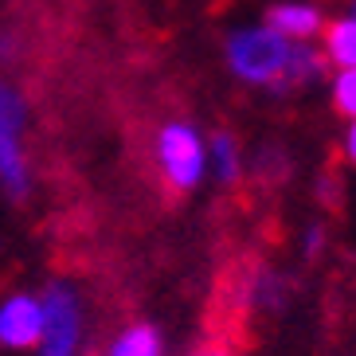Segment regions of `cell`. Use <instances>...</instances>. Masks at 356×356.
<instances>
[{
    "label": "cell",
    "mask_w": 356,
    "mask_h": 356,
    "mask_svg": "<svg viewBox=\"0 0 356 356\" xmlns=\"http://www.w3.org/2000/svg\"><path fill=\"white\" fill-rule=\"evenodd\" d=\"M208 172L220 180L223 188L239 184V177H243V149H239V141H235V134L220 129V134L208 141Z\"/></svg>",
    "instance_id": "obj_8"
},
{
    "label": "cell",
    "mask_w": 356,
    "mask_h": 356,
    "mask_svg": "<svg viewBox=\"0 0 356 356\" xmlns=\"http://www.w3.org/2000/svg\"><path fill=\"white\" fill-rule=\"evenodd\" d=\"M321 196H325V204H333V196H337V188H333V180L329 177L321 180Z\"/></svg>",
    "instance_id": "obj_15"
},
{
    "label": "cell",
    "mask_w": 356,
    "mask_h": 356,
    "mask_svg": "<svg viewBox=\"0 0 356 356\" xmlns=\"http://www.w3.org/2000/svg\"><path fill=\"white\" fill-rule=\"evenodd\" d=\"M278 35H286V40L293 43H309L321 35L325 28V12L321 4H314V0H278V4H270L266 8V20Z\"/></svg>",
    "instance_id": "obj_6"
},
{
    "label": "cell",
    "mask_w": 356,
    "mask_h": 356,
    "mask_svg": "<svg viewBox=\"0 0 356 356\" xmlns=\"http://www.w3.org/2000/svg\"><path fill=\"white\" fill-rule=\"evenodd\" d=\"M254 302L259 305H278L282 302V282H278L274 274H259V282H254Z\"/></svg>",
    "instance_id": "obj_11"
},
{
    "label": "cell",
    "mask_w": 356,
    "mask_h": 356,
    "mask_svg": "<svg viewBox=\"0 0 356 356\" xmlns=\"http://www.w3.org/2000/svg\"><path fill=\"white\" fill-rule=\"evenodd\" d=\"M341 153H345V161L356 165V118H348V129H345V137H341Z\"/></svg>",
    "instance_id": "obj_14"
},
{
    "label": "cell",
    "mask_w": 356,
    "mask_h": 356,
    "mask_svg": "<svg viewBox=\"0 0 356 356\" xmlns=\"http://www.w3.org/2000/svg\"><path fill=\"white\" fill-rule=\"evenodd\" d=\"M153 165L172 192H196L208 177V141L192 122L172 118L153 134Z\"/></svg>",
    "instance_id": "obj_2"
},
{
    "label": "cell",
    "mask_w": 356,
    "mask_h": 356,
    "mask_svg": "<svg viewBox=\"0 0 356 356\" xmlns=\"http://www.w3.org/2000/svg\"><path fill=\"white\" fill-rule=\"evenodd\" d=\"M24 129H28V98H24V90L12 79L0 74V188L8 192V200H16V204L32 192Z\"/></svg>",
    "instance_id": "obj_3"
},
{
    "label": "cell",
    "mask_w": 356,
    "mask_h": 356,
    "mask_svg": "<svg viewBox=\"0 0 356 356\" xmlns=\"http://www.w3.org/2000/svg\"><path fill=\"white\" fill-rule=\"evenodd\" d=\"M321 55L333 71L356 67V16H337L333 24L321 28Z\"/></svg>",
    "instance_id": "obj_7"
},
{
    "label": "cell",
    "mask_w": 356,
    "mask_h": 356,
    "mask_svg": "<svg viewBox=\"0 0 356 356\" xmlns=\"http://www.w3.org/2000/svg\"><path fill=\"white\" fill-rule=\"evenodd\" d=\"M196 356H231V353H227V348H200Z\"/></svg>",
    "instance_id": "obj_16"
},
{
    "label": "cell",
    "mask_w": 356,
    "mask_h": 356,
    "mask_svg": "<svg viewBox=\"0 0 356 356\" xmlns=\"http://www.w3.org/2000/svg\"><path fill=\"white\" fill-rule=\"evenodd\" d=\"M102 356H165V341H161L157 325L137 321V325H129V329H122V333L106 345Z\"/></svg>",
    "instance_id": "obj_9"
},
{
    "label": "cell",
    "mask_w": 356,
    "mask_h": 356,
    "mask_svg": "<svg viewBox=\"0 0 356 356\" xmlns=\"http://www.w3.org/2000/svg\"><path fill=\"white\" fill-rule=\"evenodd\" d=\"M43 305V333L35 356H79L83 353V333H86V317H83V298L71 282H51L40 293Z\"/></svg>",
    "instance_id": "obj_4"
},
{
    "label": "cell",
    "mask_w": 356,
    "mask_h": 356,
    "mask_svg": "<svg viewBox=\"0 0 356 356\" xmlns=\"http://www.w3.org/2000/svg\"><path fill=\"white\" fill-rule=\"evenodd\" d=\"M325 251V227H305V235H302V254L305 259H317V254Z\"/></svg>",
    "instance_id": "obj_12"
},
{
    "label": "cell",
    "mask_w": 356,
    "mask_h": 356,
    "mask_svg": "<svg viewBox=\"0 0 356 356\" xmlns=\"http://www.w3.org/2000/svg\"><path fill=\"white\" fill-rule=\"evenodd\" d=\"M20 35L16 32H0V63H16V55H20Z\"/></svg>",
    "instance_id": "obj_13"
},
{
    "label": "cell",
    "mask_w": 356,
    "mask_h": 356,
    "mask_svg": "<svg viewBox=\"0 0 356 356\" xmlns=\"http://www.w3.org/2000/svg\"><path fill=\"white\" fill-rule=\"evenodd\" d=\"M43 333V305L40 293H8L0 302V345L12 348V353H24V348H35Z\"/></svg>",
    "instance_id": "obj_5"
},
{
    "label": "cell",
    "mask_w": 356,
    "mask_h": 356,
    "mask_svg": "<svg viewBox=\"0 0 356 356\" xmlns=\"http://www.w3.org/2000/svg\"><path fill=\"white\" fill-rule=\"evenodd\" d=\"M348 16H356V0H353V4H348Z\"/></svg>",
    "instance_id": "obj_17"
},
{
    "label": "cell",
    "mask_w": 356,
    "mask_h": 356,
    "mask_svg": "<svg viewBox=\"0 0 356 356\" xmlns=\"http://www.w3.org/2000/svg\"><path fill=\"white\" fill-rule=\"evenodd\" d=\"M293 51L298 43L278 35L270 24H243L223 35V63L247 86H262L270 95L293 90Z\"/></svg>",
    "instance_id": "obj_1"
},
{
    "label": "cell",
    "mask_w": 356,
    "mask_h": 356,
    "mask_svg": "<svg viewBox=\"0 0 356 356\" xmlns=\"http://www.w3.org/2000/svg\"><path fill=\"white\" fill-rule=\"evenodd\" d=\"M329 98H333V110L341 118H356V67H345V71L333 74Z\"/></svg>",
    "instance_id": "obj_10"
}]
</instances>
